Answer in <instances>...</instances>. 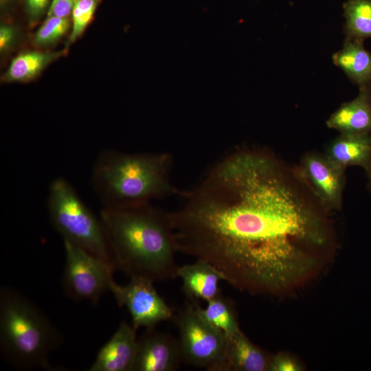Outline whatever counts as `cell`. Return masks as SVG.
I'll use <instances>...</instances> for the list:
<instances>
[{
  "label": "cell",
  "instance_id": "26",
  "mask_svg": "<svg viewBox=\"0 0 371 371\" xmlns=\"http://www.w3.org/2000/svg\"><path fill=\"white\" fill-rule=\"evenodd\" d=\"M11 0H1V8H5L8 3H10Z\"/></svg>",
  "mask_w": 371,
  "mask_h": 371
},
{
  "label": "cell",
  "instance_id": "6",
  "mask_svg": "<svg viewBox=\"0 0 371 371\" xmlns=\"http://www.w3.org/2000/svg\"><path fill=\"white\" fill-rule=\"evenodd\" d=\"M182 361L211 371H224L226 336L188 304L177 317Z\"/></svg>",
  "mask_w": 371,
  "mask_h": 371
},
{
  "label": "cell",
  "instance_id": "5",
  "mask_svg": "<svg viewBox=\"0 0 371 371\" xmlns=\"http://www.w3.org/2000/svg\"><path fill=\"white\" fill-rule=\"evenodd\" d=\"M47 207L50 222L63 240L102 258L115 269L100 217L86 205L67 179L57 177L51 181Z\"/></svg>",
  "mask_w": 371,
  "mask_h": 371
},
{
  "label": "cell",
  "instance_id": "7",
  "mask_svg": "<svg viewBox=\"0 0 371 371\" xmlns=\"http://www.w3.org/2000/svg\"><path fill=\"white\" fill-rule=\"evenodd\" d=\"M65 265L63 276L65 293L76 301L87 300L96 305L110 291L115 269L102 258L63 240Z\"/></svg>",
  "mask_w": 371,
  "mask_h": 371
},
{
  "label": "cell",
  "instance_id": "27",
  "mask_svg": "<svg viewBox=\"0 0 371 371\" xmlns=\"http://www.w3.org/2000/svg\"><path fill=\"white\" fill-rule=\"evenodd\" d=\"M367 173H368V177H369L370 184V188H371V168H370L367 170Z\"/></svg>",
  "mask_w": 371,
  "mask_h": 371
},
{
  "label": "cell",
  "instance_id": "3",
  "mask_svg": "<svg viewBox=\"0 0 371 371\" xmlns=\"http://www.w3.org/2000/svg\"><path fill=\"white\" fill-rule=\"evenodd\" d=\"M168 153L102 150L91 172V185L103 208L141 205L179 194L172 183Z\"/></svg>",
  "mask_w": 371,
  "mask_h": 371
},
{
  "label": "cell",
  "instance_id": "10",
  "mask_svg": "<svg viewBox=\"0 0 371 371\" xmlns=\"http://www.w3.org/2000/svg\"><path fill=\"white\" fill-rule=\"evenodd\" d=\"M147 330L137 339L133 371H173L182 361L178 340L170 335Z\"/></svg>",
  "mask_w": 371,
  "mask_h": 371
},
{
  "label": "cell",
  "instance_id": "12",
  "mask_svg": "<svg viewBox=\"0 0 371 371\" xmlns=\"http://www.w3.org/2000/svg\"><path fill=\"white\" fill-rule=\"evenodd\" d=\"M326 125L340 133L371 134V84L359 87L358 95L336 110Z\"/></svg>",
  "mask_w": 371,
  "mask_h": 371
},
{
  "label": "cell",
  "instance_id": "24",
  "mask_svg": "<svg viewBox=\"0 0 371 371\" xmlns=\"http://www.w3.org/2000/svg\"><path fill=\"white\" fill-rule=\"evenodd\" d=\"M18 30L11 25L3 24L0 27V51L1 54L10 51L15 45Z\"/></svg>",
  "mask_w": 371,
  "mask_h": 371
},
{
  "label": "cell",
  "instance_id": "13",
  "mask_svg": "<svg viewBox=\"0 0 371 371\" xmlns=\"http://www.w3.org/2000/svg\"><path fill=\"white\" fill-rule=\"evenodd\" d=\"M325 155L345 170L358 166L367 171L371 168V134L340 133L329 144Z\"/></svg>",
  "mask_w": 371,
  "mask_h": 371
},
{
  "label": "cell",
  "instance_id": "4",
  "mask_svg": "<svg viewBox=\"0 0 371 371\" xmlns=\"http://www.w3.org/2000/svg\"><path fill=\"white\" fill-rule=\"evenodd\" d=\"M63 337L33 302L8 287L0 291V350L4 359L21 370H54L49 355Z\"/></svg>",
  "mask_w": 371,
  "mask_h": 371
},
{
  "label": "cell",
  "instance_id": "9",
  "mask_svg": "<svg viewBox=\"0 0 371 371\" xmlns=\"http://www.w3.org/2000/svg\"><path fill=\"white\" fill-rule=\"evenodd\" d=\"M300 168L322 203L329 211L340 210L345 170L317 153H306Z\"/></svg>",
  "mask_w": 371,
  "mask_h": 371
},
{
  "label": "cell",
  "instance_id": "22",
  "mask_svg": "<svg viewBox=\"0 0 371 371\" xmlns=\"http://www.w3.org/2000/svg\"><path fill=\"white\" fill-rule=\"evenodd\" d=\"M49 0H24L25 10L30 25L38 22L49 7Z\"/></svg>",
  "mask_w": 371,
  "mask_h": 371
},
{
  "label": "cell",
  "instance_id": "8",
  "mask_svg": "<svg viewBox=\"0 0 371 371\" xmlns=\"http://www.w3.org/2000/svg\"><path fill=\"white\" fill-rule=\"evenodd\" d=\"M152 280L142 277H131L125 285L114 280L110 291L117 305L127 308L135 330L140 327L153 328L159 323L172 317V311L156 291Z\"/></svg>",
  "mask_w": 371,
  "mask_h": 371
},
{
  "label": "cell",
  "instance_id": "21",
  "mask_svg": "<svg viewBox=\"0 0 371 371\" xmlns=\"http://www.w3.org/2000/svg\"><path fill=\"white\" fill-rule=\"evenodd\" d=\"M68 18L47 16L34 34V43L38 47L54 45L71 30Z\"/></svg>",
  "mask_w": 371,
  "mask_h": 371
},
{
  "label": "cell",
  "instance_id": "17",
  "mask_svg": "<svg viewBox=\"0 0 371 371\" xmlns=\"http://www.w3.org/2000/svg\"><path fill=\"white\" fill-rule=\"evenodd\" d=\"M64 49L57 52L26 51L15 56L3 74L5 82H21L38 76L51 63L64 56Z\"/></svg>",
  "mask_w": 371,
  "mask_h": 371
},
{
  "label": "cell",
  "instance_id": "14",
  "mask_svg": "<svg viewBox=\"0 0 371 371\" xmlns=\"http://www.w3.org/2000/svg\"><path fill=\"white\" fill-rule=\"evenodd\" d=\"M177 275L189 297L206 302L220 295L219 282L225 281L224 276L216 267L203 260L179 267Z\"/></svg>",
  "mask_w": 371,
  "mask_h": 371
},
{
  "label": "cell",
  "instance_id": "18",
  "mask_svg": "<svg viewBox=\"0 0 371 371\" xmlns=\"http://www.w3.org/2000/svg\"><path fill=\"white\" fill-rule=\"evenodd\" d=\"M207 302L204 308L195 305L197 313L206 322L226 337L240 330L233 304L229 299L219 295Z\"/></svg>",
  "mask_w": 371,
  "mask_h": 371
},
{
  "label": "cell",
  "instance_id": "1",
  "mask_svg": "<svg viewBox=\"0 0 371 371\" xmlns=\"http://www.w3.org/2000/svg\"><path fill=\"white\" fill-rule=\"evenodd\" d=\"M170 213L178 251L216 267L252 295L308 285L335 256L329 211L300 168L244 148L220 160Z\"/></svg>",
  "mask_w": 371,
  "mask_h": 371
},
{
  "label": "cell",
  "instance_id": "20",
  "mask_svg": "<svg viewBox=\"0 0 371 371\" xmlns=\"http://www.w3.org/2000/svg\"><path fill=\"white\" fill-rule=\"evenodd\" d=\"M102 0H78L71 12V27L65 47L76 41L93 20Z\"/></svg>",
  "mask_w": 371,
  "mask_h": 371
},
{
  "label": "cell",
  "instance_id": "19",
  "mask_svg": "<svg viewBox=\"0 0 371 371\" xmlns=\"http://www.w3.org/2000/svg\"><path fill=\"white\" fill-rule=\"evenodd\" d=\"M343 7L346 38H371V0H348Z\"/></svg>",
  "mask_w": 371,
  "mask_h": 371
},
{
  "label": "cell",
  "instance_id": "23",
  "mask_svg": "<svg viewBox=\"0 0 371 371\" xmlns=\"http://www.w3.org/2000/svg\"><path fill=\"white\" fill-rule=\"evenodd\" d=\"M269 370L299 371L302 370V366L295 358L284 352H280L271 357Z\"/></svg>",
  "mask_w": 371,
  "mask_h": 371
},
{
  "label": "cell",
  "instance_id": "11",
  "mask_svg": "<svg viewBox=\"0 0 371 371\" xmlns=\"http://www.w3.org/2000/svg\"><path fill=\"white\" fill-rule=\"evenodd\" d=\"M133 325L122 322L99 350L89 371H133L137 339Z\"/></svg>",
  "mask_w": 371,
  "mask_h": 371
},
{
  "label": "cell",
  "instance_id": "25",
  "mask_svg": "<svg viewBox=\"0 0 371 371\" xmlns=\"http://www.w3.org/2000/svg\"><path fill=\"white\" fill-rule=\"evenodd\" d=\"M78 0H52L47 10V16L68 18Z\"/></svg>",
  "mask_w": 371,
  "mask_h": 371
},
{
  "label": "cell",
  "instance_id": "16",
  "mask_svg": "<svg viewBox=\"0 0 371 371\" xmlns=\"http://www.w3.org/2000/svg\"><path fill=\"white\" fill-rule=\"evenodd\" d=\"M333 60L359 87L371 84V52L365 49L363 41L346 38Z\"/></svg>",
  "mask_w": 371,
  "mask_h": 371
},
{
  "label": "cell",
  "instance_id": "15",
  "mask_svg": "<svg viewBox=\"0 0 371 371\" xmlns=\"http://www.w3.org/2000/svg\"><path fill=\"white\" fill-rule=\"evenodd\" d=\"M270 360L241 330L227 337L224 371H266Z\"/></svg>",
  "mask_w": 371,
  "mask_h": 371
},
{
  "label": "cell",
  "instance_id": "2",
  "mask_svg": "<svg viewBox=\"0 0 371 371\" xmlns=\"http://www.w3.org/2000/svg\"><path fill=\"white\" fill-rule=\"evenodd\" d=\"M116 270L153 282L178 277V251L170 213L151 203L100 215Z\"/></svg>",
  "mask_w": 371,
  "mask_h": 371
}]
</instances>
